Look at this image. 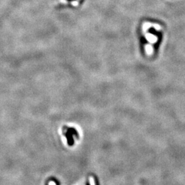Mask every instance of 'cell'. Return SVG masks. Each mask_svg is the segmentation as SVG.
Returning <instances> with one entry per match:
<instances>
[{
	"instance_id": "3",
	"label": "cell",
	"mask_w": 185,
	"mask_h": 185,
	"mask_svg": "<svg viewBox=\"0 0 185 185\" xmlns=\"http://www.w3.org/2000/svg\"><path fill=\"white\" fill-rule=\"evenodd\" d=\"M86 185H90L89 181H87V182H86Z\"/></svg>"
},
{
	"instance_id": "1",
	"label": "cell",
	"mask_w": 185,
	"mask_h": 185,
	"mask_svg": "<svg viewBox=\"0 0 185 185\" xmlns=\"http://www.w3.org/2000/svg\"><path fill=\"white\" fill-rule=\"evenodd\" d=\"M65 136H66V140L68 145L70 146L73 145L74 143V140H73V135H75L77 137H79V135L78 134V132L76 130L72 128H66V131L65 132Z\"/></svg>"
},
{
	"instance_id": "2",
	"label": "cell",
	"mask_w": 185,
	"mask_h": 185,
	"mask_svg": "<svg viewBox=\"0 0 185 185\" xmlns=\"http://www.w3.org/2000/svg\"><path fill=\"white\" fill-rule=\"evenodd\" d=\"M94 181H95V185H99V182H98L97 179L96 178H94Z\"/></svg>"
},
{
	"instance_id": "4",
	"label": "cell",
	"mask_w": 185,
	"mask_h": 185,
	"mask_svg": "<svg viewBox=\"0 0 185 185\" xmlns=\"http://www.w3.org/2000/svg\"><path fill=\"white\" fill-rule=\"evenodd\" d=\"M66 1H76V0H66Z\"/></svg>"
}]
</instances>
